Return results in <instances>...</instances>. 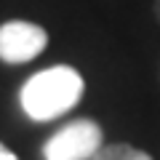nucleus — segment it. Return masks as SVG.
I'll list each match as a JSON object with an SVG mask.
<instances>
[{
    "label": "nucleus",
    "instance_id": "f257e3e1",
    "mask_svg": "<svg viewBox=\"0 0 160 160\" xmlns=\"http://www.w3.org/2000/svg\"><path fill=\"white\" fill-rule=\"evenodd\" d=\"M83 91H86L83 75L75 67L56 64V67L35 72L22 86L19 102L29 120L46 123V120H56L67 115L83 99Z\"/></svg>",
    "mask_w": 160,
    "mask_h": 160
},
{
    "label": "nucleus",
    "instance_id": "f03ea898",
    "mask_svg": "<svg viewBox=\"0 0 160 160\" xmlns=\"http://www.w3.org/2000/svg\"><path fill=\"white\" fill-rule=\"evenodd\" d=\"M104 147V133L96 120L78 118L62 126L43 144V160H91Z\"/></svg>",
    "mask_w": 160,
    "mask_h": 160
},
{
    "label": "nucleus",
    "instance_id": "7ed1b4c3",
    "mask_svg": "<svg viewBox=\"0 0 160 160\" xmlns=\"http://www.w3.org/2000/svg\"><path fill=\"white\" fill-rule=\"evenodd\" d=\"M48 48V32L40 24L27 19L0 24V62L6 64H24Z\"/></svg>",
    "mask_w": 160,
    "mask_h": 160
},
{
    "label": "nucleus",
    "instance_id": "20e7f679",
    "mask_svg": "<svg viewBox=\"0 0 160 160\" xmlns=\"http://www.w3.org/2000/svg\"><path fill=\"white\" fill-rule=\"evenodd\" d=\"M91 160H152V155H147L144 149L133 147V144H104Z\"/></svg>",
    "mask_w": 160,
    "mask_h": 160
},
{
    "label": "nucleus",
    "instance_id": "39448f33",
    "mask_svg": "<svg viewBox=\"0 0 160 160\" xmlns=\"http://www.w3.org/2000/svg\"><path fill=\"white\" fill-rule=\"evenodd\" d=\"M0 160H19V158H16V155H13L3 142H0Z\"/></svg>",
    "mask_w": 160,
    "mask_h": 160
},
{
    "label": "nucleus",
    "instance_id": "423d86ee",
    "mask_svg": "<svg viewBox=\"0 0 160 160\" xmlns=\"http://www.w3.org/2000/svg\"><path fill=\"white\" fill-rule=\"evenodd\" d=\"M155 16H158V22H160V0H155Z\"/></svg>",
    "mask_w": 160,
    "mask_h": 160
}]
</instances>
